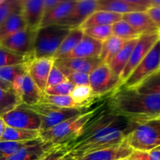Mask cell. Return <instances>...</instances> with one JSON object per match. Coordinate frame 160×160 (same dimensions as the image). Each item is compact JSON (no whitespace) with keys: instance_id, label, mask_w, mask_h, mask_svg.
I'll list each match as a JSON object with an SVG mask.
<instances>
[{"instance_id":"cell-1","label":"cell","mask_w":160,"mask_h":160,"mask_svg":"<svg viewBox=\"0 0 160 160\" xmlns=\"http://www.w3.org/2000/svg\"><path fill=\"white\" fill-rule=\"evenodd\" d=\"M106 104L114 114L136 124L160 118V95H142L133 88L119 87L109 95Z\"/></svg>"},{"instance_id":"cell-2","label":"cell","mask_w":160,"mask_h":160,"mask_svg":"<svg viewBox=\"0 0 160 160\" xmlns=\"http://www.w3.org/2000/svg\"><path fill=\"white\" fill-rule=\"evenodd\" d=\"M138 124L122 117L118 122L98 131L86 140L67 148V151L78 158L93 152L119 145L124 142L127 136Z\"/></svg>"},{"instance_id":"cell-3","label":"cell","mask_w":160,"mask_h":160,"mask_svg":"<svg viewBox=\"0 0 160 160\" xmlns=\"http://www.w3.org/2000/svg\"><path fill=\"white\" fill-rule=\"evenodd\" d=\"M99 106L92 108L81 115L68 119L47 131L40 132L39 138L53 146L64 148L76 138L80 130L93 117Z\"/></svg>"},{"instance_id":"cell-4","label":"cell","mask_w":160,"mask_h":160,"mask_svg":"<svg viewBox=\"0 0 160 160\" xmlns=\"http://www.w3.org/2000/svg\"><path fill=\"white\" fill-rule=\"evenodd\" d=\"M70 28L64 25H49L37 30L34 42V59H52Z\"/></svg>"},{"instance_id":"cell-5","label":"cell","mask_w":160,"mask_h":160,"mask_svg":"<svg viewBox=\"0 0 160 160\" xmlns=\"http://www.w3.org/2000/svg\"><path fill=\"white\" fill-rule=\"evenodd\" d=\"M133 150L148 152L160 146V118L138 124L125 139Z\"/></svg>"},{"instance_id":"cell-6","label":"cell","mask_w":160,"mask_h":160,"mask_svg":"<svg viewBox=\"0 0 160 160\" xmlns=\"http://www.w3.org/2000/svg\"><path fill=\"white\" fill-rule=\"evenodd\" d=\"M23 105L26 108L37 113L40 117V132L47 131L68 119L81 115V114L90 110L91 108L67 109V108L58 107V106H53V105L45 104V103H38V104L34 105V106Z\"/></svg>"},{"instance_id":"cell-7","label":"cell","mask_w":160,"mask_h":160,"mask_svg":"<svg viewBox=\"0 0 160 160\" xmlns=\"http://www.w3.org/2000/svg\"><path fill=\"white\" fill-rule=\"evenodd\" d=\"M160 41L156 42L147 56L134 68L124 82L120 87L133 88L142 81L160 70Z\"/></svg>"},{"instance_id":"cell-8","label":"cell","mask_w":160,"mask_h":160,"mask_svg":"<svg viewBox=\"0 0 160 160\" xmlns=\"http://www.w3.org/2000/svg\"><path fill=\"white\" fill-rule=\"evenodd\" d=\"M88 76L89 86L94 95L98 98L111 94L121 85L120 78L106 64L102 63Z\"/></svg>"},{"instance_id":"cell-9","label":"cell","mask_w":160,"mask_h":160,"mask_svg":"<svg viewBox=\"0 0 160 160\" xmlns=\"http://www.w3.org/2000/svg\"><path fill=\"white\" fill-rule=\"evenodd\" d=\"M1 117L6 126L10 128L40 131V117L37 113L25 107L23 104H20Z\"/></svg>"},{"instance_id":"cell-10","label":"cell","mask_w":160,"mask_h":160,"mask_svg":"<svg viewBox=\"0 0 160 160\" xmlns=\"http://www.w3.org/2000/svg\"><path fill=\"white\" fill-rule=\"evenodd\" d=\"M159 41H160V32L142 35L139 37L137 43L133 48L129 61L120 74V80L121 84L122 83L124 82L125 80L129 77L131 72L142 62V59L147 56L152 48Z\"/></svg>"},{"instance_id":"cell-11","label":"cell","mask_w":160,"mask_h":160,"mask_svg":"<svg viewBox=\"0 0 160 160\" xmlns=\"http://www.w3.org/2000/svg\"><path fill=\"white\" fill-rule=\"evenodd\" d=\"M160 6L159 0H98V10L120 14L145 12L147 9Z\"/></svg>"},{"instance_id":"cell-12","label":"cell","mask_w":160,"mask_h":160,"mask_svg":"<svg viewBox=\"0 0 160 160\" xmlns=\"http://www.w3.org/2000/svg\"><path fill=\"white\" fill-rule=\"evenodd\" d=\"M36 32L26 28L5 38L0 41V45L19 54L34 57Z\"/></svg>"},{"instance_id":"cell-13","label":"cell","mask_w":160,"mask_h":160,"mask_svg":"<svg viewBox=\"0 0 160 160\" xmlns=\"http://www.w3.org/2000/svg\"><path fill=\"white\" fill-rule=\"evenodd\" d=\"M98 0H77L70 13L59 25L67 26L71 30L79 28L94 12L98 10Z\"/></svg>"},{"instance_id":"cell-14","label":"cell","mask_w":160,"mask_h":160,"mask_svg":"<svg viewBox=\"0 0 160 160\" xmlns=\"http://www.w3.org/2000/svg\"><path fill=\"white\" fill-rule=\"evenodd\" d=\"M133 151L132 148L124 141L119 145L93 152L76 160H122L128 159Z\"/></svg>"},{"instance_id":"cell-15","label":"cell","mask_w":160,"mask_h":160,"mask_svg":"<svg viewBox=\"0 0 160 160\" xmlns=\"http://www.w3.org/2000/svg\"><path fill=\"white\" fill-rule=\"evenodd\" d=\"M53 61L52 59L40 58L34 59L28 64V74L42 92L46 88L47 80Z\"/></svg>"},{"instance_id":"cell-16","label":"cell","mask_w":160,"mask_h":160,"mask_svg":"<svg viewBox=\"0 0 160 160\" xmlns=\"http://www.w3.org/2000/svg\"><path fill=\"white\" fill-rule=\"evenodd\" d=\"M21 15L27 28L37 31L43 19V0H22Z\"/></svg>"},{"instance_id":"cell-17","label":"cell","mask_w":160,"mask_h":160,"mask_svg":"<svg viewBox=\"0 0 160 160\" xmlns=\"http://www.w3.org/2000/svg\"><path fill=\"white\" fill-rule=\"evenodd\" d=\"M102 42L95 40L84 34L81 42L72 51L64 55L60 59H86L99 57Z\"/></svg>"},{"instance_id":"cell-18","label":"cell","mask_w":160,"mask_h":160,"mask_svg":"<svg viewBox=\"0 0 160 160\" xmlns=\"http://www.w3.org/2000/svg\"><path fill=\"white\" fill-rule=\"evenodd\" d=\"M122 20L128 22L141 36L160 32V28L156 26L145 12L123 14Z\"/></svg>"},{"instance_id":"cell-19","label":"cell","mask_w":160,"mask_h":160,"mask_svg":"<svg viewBox=\"0 0 160 160\" xmlns=\"http://www.w3.org/2000/svg\"><path fill=\"white\" fill-rule=\"evenodd\" d=\"M57 148L62 147L53 146L51 144L41 141L34 145L23 147L6 160H39L47 153Z\"/></svg>"},{"instance_id":"cell-20","label":"cell","mask_w":160,"mask_h":160,"mask_svg":"<svg viewBox=\"0 0 160 160\" xmlns=\"http://www.w3.org/2000/svg\"><path fill=\"white\" fill-rule=\"evenodd\" d=\"M102 63V62L99 57L86 59H55L53 61L54 65L61 66L88 75Z\"/></svg>"},{"instance_id":"cell-21","label":"cell","mask_w":160,"mask_h":160,"mask_svg":"<svg viewBox=\"0 0 160 160\" xmlns=\"http://www.w3.org/2000/svg\"><path fill=\"white\" fill-rule=\"evenodd\" d=\"M43 92L38 88L31 80L28 73L23 76V81L20 88L19 97L21 100L22 104L26 106H34L38 104L42 98Z\"/></svg>"},{"instance_id":"cell-22","label":"cell","mask_w":160,"mask_h":160,"mask_svg":"<svg viewBox=\"0 0 160 160\" xmlns=\"http://www.w3.org/2000/svg\"><path fill=\"white\" fill-rule=\"evenodd\" d=\"M76 2L77 0H73V1L61 0L60 2L52 10L50 11L47 15L43 17L41 27L60 24L64 19L70 13Z\"/></svg>"},{"instance_id":"cell-23","label":"cell","mask_w":160,"mask_h":160,"mask_svg":"<svg viewBox=\"0 0 160 160\" xmlns=\"http://www.w3.org/2000/svg\"><path fill=\"white\" fill-rule=\"evenodd\" d=\"M138 39L128 41L125 44L124 46L120 49V51L114 56L111 62L108 64V67L110 69L111 71L119 78L129 61L130 56H131L134 45L137 43Z\"/></svg>"},{"instance_id":"cell-24","label":"cell","mask_w":160,"mask_h":160,"mask_svg":"<svg viewBox=\"0 0 160 160\" xmlns=\"http://www.w3.org/2000/svg\"><path fill=\"white\" fill-rule=\"evenodd\" d=\"M122 16H123L122 14L109 12V11L97 10L94 12L79 28L84 30L91 27L112 25L116 22L122 20Z\"/></svg>"},{"instance_id":"cell-25","label":"cell","mask_w":160,"mask_h":160,"mask_svg":"<svg viewBox=\"0 0 160 160\" xmlns=\"http://www.w3.org/2000/svg\"><path fill=\"white\" fill-rule=\"evenodd\" d=\"M128 41L112 35L102 43V49L99 59L103 64L108 65L114 56L120 51Z\"/></svg>"},{"instance_id":"cell-26","label":"cell","mask_w":160,"mask_h":160,"mask_svg":"<svg viewBox=\"0 0 160 160\" xmlns=\"http://www.w3.org/2000/svg\"><path fill=\"white\" fill-rule=\"evenodd\" d=\"M40 131L19 129L6 126L0 142H28L39 138Z\"/></svg>"},{"instance_id":"cell-27","label":"cell","mask_w":160,"mask_h":160,"mask_svg":"<svg viewBox=\"0 0 160 160\" xmlns=\"http://www.w3.org/2000/svg\"><path fill=\"white\" fill-rule=\"evenodd\" d=\"M83 36H84V32L80 28L70 30L69 34L63 39L62 43L60 44L59 47L58 48L57 51L56 52V53L53 56V60L60 59L64 55L67 54L70 51H72L77 46V45L81 42Z\"/></svg>"},{"instance_id":"cell-28","label":"cell","mask_w":160,"mask_h":160,"mask_svg":"<svg viewBox=\"0 0 160 160\" xmlns=\"http://www.w3.org/2000/svg\"><path fill=\"white\" fill-rule=\"evenodd\" d=\"M26 28V24L21 13L12 14L0 25V41Z\"/></svg>"},{"instance_id":"cell-29","label":"cell","mask_w":160,"mask_h":160,"mask_svg":"<svg viewBox=\"0 0 160 160\" xmlns=\"http://www.w3.org/2000/svg\"><path fill=\"white\" fill-rule=\"evenodd\" d=\"M34 59L33 56L19 54L0 45V68L9 66L28 63L31 62Z\"/></svg>"},{"instance_id":"cell-30","label":"cell","mask_w":160,"mask_h":160,"mask_svg":"<svg viewBox=\"0 0 160 160\" xmlns=\"http://www.w3.org/2000/svg\"><path fill=\"white\" fill-rule=\"evenodd\" d=\"M70 96L75 102L83 108H89L93 105L95 99L99 98L94 95L89 85L75 86L74 89L70 94Z\"/></svg>"},{"instance_id":"cell-31","label":"cell","mask_w":160,"mask_h":160,"mask_svg":"<svg viewBox=\"0 0 160 160\" xmlns=\"http://www.w3.org/2000/svg\"><path fill=\"white\" fill-rule=\"evenodd\" d=\"M133 89L142 95H160V70L148 77Z\"/></svg>"},{"instance_id":"cell-32","label":"cell","mask_w":160,"mask_h":160,"mask_svg":"<svg viewBox=\"0 0 160 160\" xmlns=\"http://www.w3.org/2000/svg\"><path fill=\"white\" fill-rule=\"evenodd\" d=\"M22 104L20 97L12 90L0 88V117Z\"/></svg>"},{"instance_id":"cell-33","label":"cell","mask_w":160,"mask_h":160,"mask_svg":"<svg viewBox=\"0 0 160 160\" xmlns=\"http://www.w3.org/2000/svg\"><path fill=\"white\" fill-rule=\"evenodd\" d=\"M39 103H45L67 109H84L75 102L70 95H50L43 93Z\"/></svg>"},{"instance_id":"cell-34","label":"cell","mask_w":160,"mask_h":160,"mask_svg":"<svg viewBox=\"0 0 160 160\" xmlns=\"http://www.w3.org/2000/svg\"><path fill=\"white\" fill-rule=\"evenodd\" d=\"M112 34L115 37L127 41L138 39L141 36L128 22L123 20H119L112 25Z\"/></svg>"},{"instance_id":"cell-35","label":"cell","mask_w":160,"mask_h":160,"mask_svg":"<svg viewBox=\"0 0 160 160\" xmlns=\"http://www.w3.org/2000/svg\"><path fill=\"white\" fill-rule=\"evenodd\" d=\"M41 141L38 138L28 142H0V160H6L23 147L34 145Z\"/></svg>"},{"instance_id":"cell-36","label":"cell","mask_w":160,"mask_h":160,"mask_svg":"<svg viewBox=\"0 0 160 160\" xmlns=\"http://www.w3.org/2000/svg\"><path fill=\"white\" fill-rule=\"evenodd\" d=\"M28 63L20 64V65L9 66L0 68V79L11 84L12 81L17 77L24 75L28 73Z\"/></svg>"},{"instance_id":"cell-37","label":"cell","mask_w":160,"mask_h":160,"mask_svg":"<svg viewBox=\"0 0 160 160\" xmlns=\"http://www.w3.org/2000/svg\"><path fill=\"white\" fill-rule=\"evenodd\" d=\"M22 0H3L0 4V25L14 13H21Z\"/></svg>"},{"instance_id":"cell-38","label":"cell","mask_w":160,"mask_h":160,"mask_svg":"<svg viewBox=\"0 0 160 160\" xmlns=\"http://www.w3.org/2000/svg\"><path fill=\"white\" fill-rule=\"evenodd\" d=\"M82 31L84 34L101 42H105L112 35V25L91 27Z\"/></svg>"},{"instance_id":"cell-39","label":"cell","mask_w":160,"mask_h":160,"mask_svg":"<svg viewBox=\"0 0 160 160\" xmlns=\"http://www.w3.org/2000/svg\"><path fill=\"white\" fill-rule=\"evenodd\" d=\"M56 66L67 78V81H70L74 86L80 85H89V76L86 73H81V72L75 71L61 66Z\"/></svg>"},{"instance_id":"cell-40","label":"cell","mask_w":160,"mask_h":160,"mask_svg":"<svg viewBox=\"0 0 160 160\" xmlns=\"http://www.w3.org/2000/svg\"><path fill=\"white\" fill-rule=\"evenodd\" d=\"M74 88L75 86L73 84L67 81L57 85L47 88L43 93L50 95H70Z\"/></svg>"},{"instance_id":"cell-41","label":"cell","mask_w":160,"mask_h":160,"mask_svg":"<svg viewBox=\"0 0 160 160\" xmlns=\"http://www.w3.org/2000/svg\"><path fill=\"white\" fill-rule=\"evenodd\" d=\"M67 81V78L63 75V73L53 64L50 70L49 74H48V80H47V88L52 87V86L57 85V84H61Z\"/></svg>"},{"instance_id":"cell-42","label":"cell","mask_w":160,"mask_h":160,"mask_svg":"<svg viewBox=\"0 0 160 160\" xmlns=\"http://www.w3.org/2000/svg\"><path fill=\"white\" fill-rule=\"evenodd\" d=\"M156 27L160 28V6L150 7L145 11Z\"/></svg>"},{"instance_id":"cell-43","label":"cell","mask_w":160,"mask_h":160,"mask_svg":"<svg viewBox=\"0 0 160 160\" xmlns=\"http://www.w3.org/2000/svg\"><path fill=\"white\" fill-rule=\"evenodd\" d=\"M67 152H68L67 151L65 148H57L47 153L45 156H43L39 160H58Z\"/></svg>"},{"instance_id":"cell-44","label":"cell","mask_w":160,"mask_h":160,"mask_svg":"<svg viewBox=\"0 0 160 160\" xmlns=\"http://www.w3.org/2000/svg\"><path fill=\"white\" fill-rule=\"evenodd\" d=\"M128 160H151L148 152L134 150L131 156L128 158Z\"/></svg>"},{"instance_id":"cell-45","label":"cell","mask_w":160,"mask_h":160,"mask_svg":"<svg viewBox=\"0 0 160 160\" xmlns=\"http://www.w3.org/2000/svg\"><path fill=\"white\" fill-rule=\"evenodd\" d=\"M60 2L61 0H43L44 17L47 15L50 11L52 10Z\"/></svg>"},{"instance_id":"cell-46","label":"cell","mask_w":160,"mask_h":160,"mask_svg":"<svg viewBox=\"0 0 160 160\" xmlns=\"http://www.w3.org/2000/svg\"><path fill=\"white\" fill-rule=\"evenodd\" d=\"M151 160H160V146L148 151Z\"/></svg>"},{"instance_id":"cell-47","label":"cell","mask_w":160,"mask_h":160,"mask_svg":"<svg viewBox=\"0 0 160 160\" xmlns=\"http://www.w3.org/2000/svg\"><path fill=\"white\" fill-rule=\"evenodd\" d=\"M0 88L4 89V90H12L11 84L1 79H0Z\"/></svg>"},{"instance_id":"cell-48","label":"cell","mask_w":160,"mask_h":160,"mask_svg":"<svg viewBox=\"0 0 160 160\" xmlns=\"http://www.w3.org/2000/svg\"><path fill=\"white\" fill-rule=\"evenodd\" d=\"M6 127V123H5V122L3 121L2 118V117H0V138H1L3 132H4Z\"/></svg>"},{"instance_id":"cell-49","label":"cell","mask_w":160,"mask_h":160,"mask_svg":"<svg viewBox=\"0 0 160 160\" xmlns=\"http://www.w3.org/2000/svg\"><path fill=\"white\" fill-rule=\"evenodd\" d=\"M58 160H75V159L71 154H70L69 152H67L64 156H62V157L59 158Z\"/></svg>"},{"instance_id":"cell-50","label":"cell","mask_w":160,"mask_h":160,"mask_svg":"<svg viewBox=\"0 0 160 160\" xmlns=\"http://www.w3.org/2000/svg\"><path fill=\"white\" fill-rule=\"evenodd\" d=\"M2 1H3V0H0V4H1V3L2 2Z\"/></svg>"},{"instance_id":"cell-51","label":"cell","mask_w":160,"mask_h":160,"mask_svg":"<svg viewBox=\"0 0 160 160\" xmlns=\"http://www.w3.org/2000/svg\"><path fill=\"white\" fill-rule=\"evenodd\" d=\"M122 160H128V159H122Z\"/></svg>"},{"instance_id":"cell-52","label":"cell","mask_w":160,"mask_h":160,"mask_svg":"<svg viewBox=\"0 0 160 160\" xmlns=\"http://www.w3.org/2000/svg\"></svg>"}]
</instances>
